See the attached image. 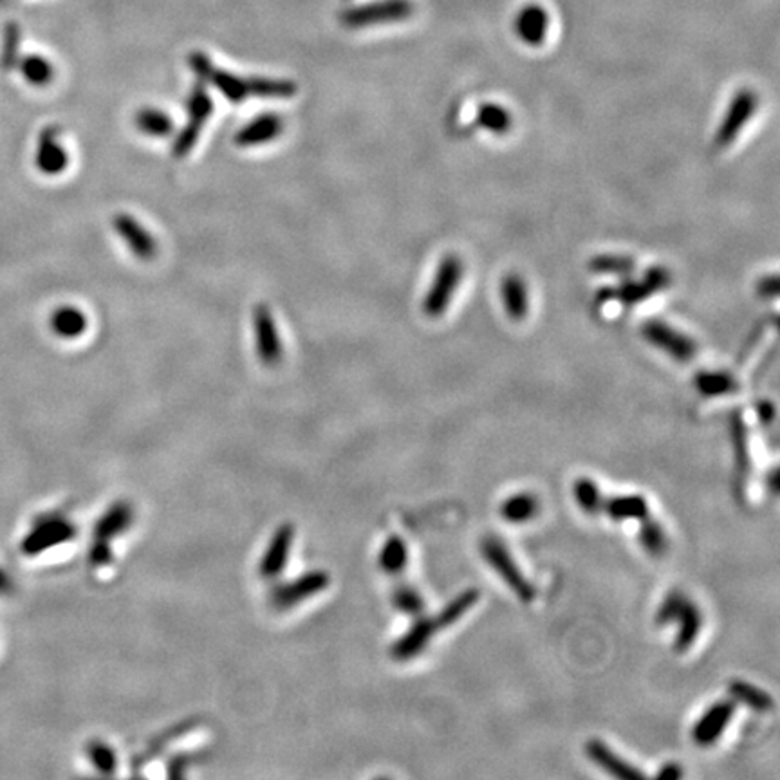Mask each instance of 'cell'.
<instances>
[{"label": "cell", "mask_w": 780, "mask_h": 780, "mask_svg": "<svg viewBox=\"0 0 780 780\" xmlns=\"http://www.w3.org/2000/svg\"><path fill=\"white\" fill-rule=\"evenodd\" d=\"M463 275H465L463 261L454 253L444 255L437 266L433 281L428 287L425 300H423V311L426 316L437 318L450 307V302L463 281Z\"/></svg>", "instance_id": "1"}, {"label": "cell", "mask_w": 780, "mask_h": 780, "mask_svg": "<svg viewBox=\"0 0 780 780\" xmlns=\"http://www.w3.org/2000/svg\"><path fill=\"white\" fill-rule=\"evenodd\" d=\"M481 553H483L485 561L488 562V566L496 571L497 574L500 576V580L513 591V594L520 602L528 604V602L535 600V596H537L535 587L526 578V574L518 569L517 562L509 555L508 548L498 539L496 537L483 539Z\"/></svg>", "instance_id": "2"}, {"label": "cell", "mask_w": 780, "mask_h": 780, "mask_svg": "<svg viewBox=\"0 0 780 780\" xmlns=\"http://www.w3.org/2000/svg\"><path fill=\"white\" fill-rule=\"evenodd\" d=\"M187 109H188V122L172 146V154L177 159L185 157L194 148V144L199 140V134H201L205 123L208 122V118L212 114L213 102L207 87H205V81L196 83V87L192 89V94L188 98Z\"/></svg>", "instance_id": "3"}, {"label": "cell", "mask_w": 780, "mask_h": 780, "mask_svg": "<svg viewBox=\"0 0 780 780\" xmlns=\"http://www.w3.org/2000/svg\"><path fill=\"white\" fill-rule=\"evenodd\" d=\"M641 335L650 346L674 358L676 361L687 363L698 355V344L690 337L661 320L645 322L641 327Z\"/></svg>", "instance_id": "4"}, {"label": "cell", "mask_w": 780, "mask_h": 780, "mask_svg": "<svg viewBox=\"0 0 780 780\" xmlns=\"http://www.w3.org/2000/svg\"><path fill=\"white\" fill-rule=\"evenodd\" d=\"M412 13L414 4L411 0H379L344 13L342 20L349 27H367L374 24L400 22L409 18Z\"/></svg>", "instance_id": "5"}, {"label": "cell", "mask_w": 780, "mask_h": 780, "mask_svg": "<svg viewBox=\"0 0 780 780\" xmlns=\"http://www.w3.org/2000/svg\"><path fill=\"white\" fill-rule=\"evenodd\" d=\"M759 105V98L753 91L750 89H743L739 92H735V96L732 98L726 114L715 133V144L717 146H728L733 142L741 131L744 129V125L752 120V116L755 114Z\"/></svg>", "instance_id": "6"}, {"label": "cell", "mask_w": 780, "mask_h": 780, "mask_svg": "<svg viewBox=\"0 0 780 780\" xmlns=\"http://www.w3.org/2000/svg\"><path fill=\"white\" fill-rule=\"evenodd\" d=\"M190 66L194 68V71L199 74V78L203 81L212 83L213 87L219 92H222V96L226 100H230L231 103H242L250 96L248 80H242L235 74L217 69L207 55L194 53L190 57Z\"/></svg>", "instance_id": "7"}, {"label": "cell", "mask_w": 780, "mask_h": 780, "mask_svg": "<svg viewBox=\"0 0 780 780\" xmlns=\"http://www.w3.org/2000/svg\"><path fill=\"white\" fill-rule=\"evenodd\" d=\"M253 333L257 355L264 365H277L283 358V344L279 338L275 318L268 305L259 304L253 311Z\"/></svg>", "instance_id": "8"}, {"label": "cell", "mask_w": 780, "mask_h": 780, "mask_svg": "<svg viewBox=\"0 0 780 780\" xmlns=\"http://www.w3.org/2000/svg\"><path fill=\"white\" fill-rule=\"evenodd\" d=\"M670 284V273L663 266H654L645 272L641 281H625L624 284L613 289V298H618L625 305H638L657 291L667 289Z\"/></svg>", "instance_id": "9"}, {"label": "cell", "mask_w": 780, "mask_h": 780, "mask_svg": "<svg viewBox=\"0 0 780 780\" xmlns=\"http://www.w3.org/2000/svg\"><path fill=\"white\" fill-rule=\"evenodd\" d=\"M735 701H717L710 707L694 724L692 728V739L700 746H711L715 744L724 730L728 728L733 713H735Z\"/></svg>", "instance_id": "10"}, {"label": "cell", "mask_w": 780, "mask_h": 780, "mask_svg": "<svg viewBox=\"0 0 780 780\" xmlns=\"http://www.w3.org/2000/svg\"><path fill=\"white\" fill-rule=\"evenodd\" d=\"M550 22L551 18L546 7L540 4H528L515 15L513 31L526 46L539 48L548 37Z\"/></svg>", "instance_id": "11"}, {"label": "cell", "mask_w": 780, "mask_h": 780, "mask_svg": "<svg viewBox=\"0 0 780 780\" xmlns=\"http://www.w3.org/2000/svg\"><path fill=\"white\" fill-rule=\"evenodd\" d=\"M585 755L598 764L604 772H607L609 775L622 780H641L645 779V775L639 772L636 766H633L631 763H627L625 759H622L620 755L614 753V750L611 746H607L605 743L598 741V739H591L585 744Z\"/></svg>", "instance_id": "12"}, {"label": "cell", "mask_w": 780, "mask_h": 780, "mask_svg": "<svg viewBox=\"0 0 780 780\" xmlns=\"http://www.w3.org/2000/svg\"><path fill=\"white\" fill-rule=\"evenodd\" d=\"M114 230L118 231V235L127 242L129 250L143 261H148L155 255L157 246L154 237L143 228L142 224L127 213H120L114 217L112 220Z\"/></svg>", "instance_id": "13"}, {"label": "cell", "mask_w": 780, "mask_h": 780, "mask_svg": "<svg viewBox=\"0 0 780 780\" xmlns=\"http://www.w3.org/2000/svg\"><path fill=\"white\" fill-rule=\"evenodd\" d=\"M35 161L38 170L44 172L46 176H59L60 172L66 170L69 157L62 143L59 142L57 129H46L40 134Z\"/></svg>", "instance_id": "14"}, {"label": "cell", "mask_w": 780, "mask_h": 780, "mask_svg": "<svg viewBox=\"0 0 780 780\" xmlns=\"http://www.w3.org/2000/svg\"><path fill=\"white\" fill-rule=\"evenodd\" d=\"M437 631L433 618H420L392 646V656L398 661H407L420 656Z\"/></svg>", "instance_id": "15"}, {"label": "cell", "mask_w": 780, "mask_h": 780, "mask_svg": "<svg viewBox=\"0 0 780 780\" xmlns=\"http://www.w3.org/2000/svg\"><path fill=\"white\" fill-rule=\"evenodd\" d=\"M283 131H284V120L279 114L266 112L257 116L246 127H242L235 136V143L239 146H257L279 138Z\"/></svg>", "instance_id": "16"}, {"label": "cell", "mask_w": 780, "mask_h": 780, "mask_svg": "<svg viewBox=\"0 0 780 780\" xmlns=\"http://www.w3.org/2000/svg\"><path fill=\"white\" fill-rule=\"evenodd\" d=\"M500 298L506 315L513 322H522L529 311L528 285L520 275L509 273L500 281Z\"/></svg>", "instance_id": "17"}, {"label": "cell", "mask_w": 780, "mask_h": 780, "mask_svg": "<svg viewBox=\"0 0 780 780\" xmlns=\"http://www.w3.org/2000/svg\"><path fill=\"white\" fill-rule=\"evenodd\" d=\"M71 526L64 520H51L40 524L24 542V553L35 555L44 551L49 546L60 544L68 539H71Z\"/></svg>", "instance_id": "18"}, {"label": "cell", "mask_w": 780, "mask_h": 780, "mask_svg": "<svg viewBox=\"0 0 780 780\" xmlns=\"http://www.w3.org/2000/svg\"><path fill=\"white\" fill-rule=\"evenodd\" d=\"M678 624V636L674 639V650L676 652H687L700 636L701 627H703V616L701 611L698 609V605L694 602H687L679 618L676 620Z\"/></svg>", "instance_id": "19"}, {"label": "cell", "mask_w": 780, "mask_h": 780, "mask_svg": "<svg viewBox=\"0 0 780 780\" xmlns=\"http://www.w3.org/2000/svg\"><path fill=\"white\" fill-rule=\"evenodd\" d=\"M696 389L705 398H719L735 394L739 390V383L726 370H700L696 374Z\"/></svg>", "instance_id": "20"}, {"label": "cell", "mask_w": 780, "mask_h": 780, "mask_svg": "<svg viewBox=\"0 0 780 780\" xmlns=\"http://www.w3.org/2000/svg\"><path fill=\"white\" fill-rule=\"evenodd\" d=\"M481 600V591L479 589H466L463 593H459L457 596H454L444 607L443 611L437 614L435 625L437 629H446L452 627L454 624H457L465 614L470 613V609Z\"/></svg>", "instance_id": "21"}, {"label": "cell", "mask_w": 780, "mask_h": 780, "mask_svg": "<svg viewBox=\"0 0 780 780\" xmlns=\"http://www.w3.org/2000/svg\"><path fill=\"white\" fill-rule=\"evenodd\" d=\"M613 520H641L648 513V504L641 496L613 497L604 500L602 508Z\"/></svg>", "instance_id": "22"}, {"label": "cell", "mask_w": 780, "mask_h": 780, "mask_svg": "<svg viewBox=\"0 0 780 780\" xmlns=\"http://www.w3.org/2000/svg\"><path fill=\"white\" fill-rule=\"evenodd\" d=\"M539 511V500L531 494H515L500 504V517L509 524H526Z\"/></svg>", "instance_id": "23"}, {"label": "cell", "mask_w": 780, "mask_h": 780, "mask_svg": "<svg viewBox=\"0 0 780 780\" xmlns=\"http://www.w3.org/2000/svg\"><path fill=\"white\" fill-rule=\"evenodd\" d=\"M51 329L60 338H78L87 329V318L80 309L66 305L51 315Z\"/></svg>", "instance_id": "24"}, {"label": "cell", "mask_w": 780, "mask_h": 780, "mask_svg": "<svg viewBox=\"0 0 780 780\" xmlns=\"http://www.w3.org/2000/svg\"><path fill=\"white\" fill-rule=\"evenodd\" d=\"M730 437L733 446V459H735V472L739 475V481L743 483L750 472V452H748V435L746 426L739 412L732 416L730 422Z\"/></svg>", "instance_id": "25"}, {"label": "cell", "mask_w": 780, "mask_h": 780, "mask_svg": "<svg viewBox=\"0 0 780 780\" xmlns=\"http://www.w3.org/2000/svg\"><path fill=\"white\" fill-rule=\"evenodd\" d=\"M728 690L735 701H739V703H743V705H746L755 711H770L774 709L772 696L768 692H764L763 689L748 683V681L735 679L730 683Z\"/></svg>", "instance_id": "26"}, {"label": "cell", "mask_w": 780, "mask_h": 780, "mask_svg": "<svg viewBox=\"0 0 780 780\" xmlns=\"http://www.w3.org/2000/svg\"><path fill=\"white\" fill-rule=\"evenodd\" d=\"M477 125L492 134L502 136L506 133H509L511 125H513V118L511 112L498 105V103H483L477 109Z\"/></svg>", "instance_id": "27"}, {"label": "cell", "mask_w": 780, "mask_h": 780, "mask_svg": "<svg viewBox=\"0 0 780 780\" xmlns=\"http://www.w3.org/2000/svg\"><path fill=\"white\" fill-rule=\"evenodd\" d=\"M636 262L627 255L618 253H604L596 255L589 262V270L598 275H616V277H627L635 272Z\"/></svg>", "instance_id": "28"}, {"label": "cell", "mask_w": 780, "mask_h": 780, "mask_svg": "<svg viewBox=\"0 0 780 780\" xmlns=\"http://www.w3.org/2000/svg\"><path fill=\"white\" fill-rule=\"evenodd\" d=\"M638 539L641 548L650 557H661L667 551V546H668L667 533L663 531L659 522H656L654 518H648V517L641 518Z\"/></svg>", "instance_id": "29"}, {"label": "cell", "mask_w": 780, "mask_h": 780, "mask_svg": "<svg viewBox=\"0 0 780 780\" xmlns=\"http://www.w3.org/2000/svg\"><path fill=\"white\" fill-rule=\"evenodd\" d=\"M136 125L143 134L152 138H166L172 134L174 129L170 116L157 109H142L136 114Z\"/></svg>", "instance_id": "30"}, {"label": "cell", "mask_w": 780, "mask_h": 780, "mask_svg": "<svg viewBox=\"0 0 780 780\" xmlns=\"http://www.w3.org/2000/svg\"><path fill=\"white\" fill-rule=\"evenodd\" d=\"M407 561H409L407 544L400 537H390L379 553L381 569L389 574H396L407 568Z\"/></svg>", "instance_id": "31"}, {"label": "cell", "mask_w": 780, "mask_h": 780, "mask_svg": "<svg viewBox=\"0 0 780 780\" xmlns=\"http://www.w3.org/2000/svg\"><path fill=\"white\" fill-rule=\"evenodd\" d=\"M572 496H574L576 504L580 506V509L589 513V515H596L604 508V497H602L598 485L587 477L574 481Z\"/></svg>", "instance_id": "32"}, {"label": "cell", "mask_w": 780, "mask_h": 780, "mask_svg": "<svg viewBox=\"0 0 780 780\" xmlns=\"http://www.w3.org/2000/svg\"><path fill=\"white\" fill-rule=\"evenodd\" d=\"M250 96L262 98H289L296 92V85L287 80H272V78H248Z\"/></svg>", "instance_id": "33"}, {"label": "cell", "mask_w": 780, "mask_h": 780, "mask_svg": "<svg viewBox=\"0 0 780 780\" xmlns=\"http://www.w3.org/2000/svg\"><path fill=\"white\" fill-rule=\"evenodd\" d=\"M291 539H293L291 529L284 528L283 531H279V535L275 537L273 544L270 546V551L264 557V562H262L264 574H275V572H279L281 569L284 568L287 551H289V546H291Z\"/></svg>", "instance_id": "34"}, {"label": "cell", "mask_w": 780, "mask_h": 780, "mask_svg": "<svg viewBox=\"0 0 780 780\" xmlns=\"http://www.w3.org/2000/svg\"><path fill=\"white\" fill-rule=\"evenodd\" d=\"M689 602V598L681 593V591H672L665 596V600L661 602L657 613H656V624L657 625H670L676 624V620L679 618L685 604Z\"/></svg>", "instance_id": "35"}, {"label": "cell", "mask_w": 780, "mask_h": 780, "mask_svg": "<svg viewBox=\"0 0 780 780\" xmlns=\"http://www.w3.org/2000/svg\"><path fill=\"white\" fill-rule=\"evenodd\" d=\"M22 74L33 85H46L53 80V66L42 57H27L22 62Z\"/></svg>", "instance_id": "36"}, {"label": "cell", "mask_w": 780, "mask_h": 780, "mask_svg": "<svg viewBox=\"0 0 780 780\" xmlns=\"http://www.w3.org/2000/svg\"><path fill=\"white\" fill-rule=\"evenodd\" d=\"M394 605H396V609H400L405 614L418 616L425 609V600L414 587L403 585V587L396 589V593H394Z\"/></svg>", "instance_id": "37"}, {"label": "cell", "mask_w": 780, "mask_h": 780, "mask_svg": "<svg viewBox=\"0 0 780 780\" xmlns=\"http://www.w3.org/2000/svg\"><path fill=\"white\" fill-rule=\"evenodd\" d=\"M324 583H326V578H324L322 574H311V576H305L304 580L296 582L294 585L285 587L284 593L281 594V602H283V604H291V602L302 600L304 596H307V594H311V593L318 591Z\"/></svg>", "instance_id": "38"}, {"label": "cell", "mask_w": 780, "mask_h": 780, "mask_svg": "<svg viewBox=\"0 0 780 780\" xmlns=\"http://www.w3.org/2000/svg\"><path fill=\"white\" fill-rule=\"evenodd\" d=\"M129 522V511L127 508H114L100 524L98 535H112L122 531Z\"/></svg>", "instance_id": "39"}, {"label": "cell", "mask_w": 780, "mask_h": 780, "mask_svg": "<svg viewBox=\"0 0 780 780\" xmlns=\"http://www.w3.org/2000/svg\"><path fill=\"white\" fill-rule=\"evenodd\" d=\"M92 759H94V763L98 764L100 770H111L112 763H114V757H112L111 750H107L105 746L94 748L92 750Z\"/></svg>", "instance_id": "40"}, {"label": "cell", "mask_w": 780, "mask_h": 780, "mask_svg": "<svg viewBox=\"0 0 780 780\" xmlns=\"http://www.w3.org/2000/svg\"><path fill=\"white\" fill-rule=\"evenodd\" d=\"M777 293H779V281H777V277H775V275H772V277H764V279L759 283V294H761L763 298H775V296H777Z\"/></svg>", "instance_id": "41"}, {"label": "cell", "mask_w": 780, "mask_h": 780, "mask_svg": "<svg viewBox=\"0 0 780 780\" xmlns=\"http://www.w3.org/2000/svg\"><path fill=\"white\" fill-rule=\"evenodd\" d=\"M757 414H759V420H761V423H763V425H772V423H774V420H775V407H774V403H772V401H766V400L759 401V405H757Z\"/></svg>", "instance_id": "42"}, {"label": "cell", "mask_w": 780, "mask_h": 780, "mask_svg": "<svg viewBox=\"0 0 780 780\" xmlns=\"http://www.w3.org/2000/svg\"><path fill=\"white\" fill-rule=\"evenodd\" d=\"M683 777V770H681V766H678V764H674V763H670V764H665L659 772H657V775H656V779L659 780H678Z\"/></svg>", "instance_id": "43"}, {"label": "cell", "mask_w": 780, "mask_h": 780, "mask_svg": "<svg viewBox=\"0 0 780 780\" xmlns=\"http://www.w3.org/2000/svg\"><path fill=\"white\" fill-rule=\"evenodd\" d=\"M770 486H772L774 494H779V475H777V470H774L772 475H770Z\"/></svg>", "instance_id": "44"}]
</instances>
